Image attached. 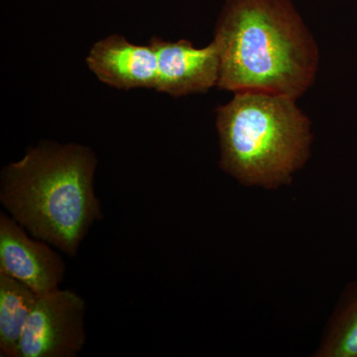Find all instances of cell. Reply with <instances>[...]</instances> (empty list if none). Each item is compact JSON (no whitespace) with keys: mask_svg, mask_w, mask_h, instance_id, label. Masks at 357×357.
Segmentation results:
<instances>
[{"mask_svg":"<svg viewBox=\"0 0 357 357\" xmlns=\"http://www.w3.org/2000/svg\"><path fill=\"white\" fill-rule=\"evenodd\" d=\"M218 88L298 100L316 81V40L291 0H227L213 40Z\"/></svg>","mask_w":357,"mask_h":357,"instance_id":"1","label":"cell"},{"mask_svg":"<svg viewBox=\"0 0 357 357\" xmlns=\"http://www.w3.org/2000/svg\"><path fill=\"white\" fill-rule=\"evenodd\" d=\"M96 167L91 148L42 141L4 167L0 202L30 236L74 258L103 218L95 191Z\"/></svg>","mask_w":357,"mask_h":357,"instance_id":"2","label":"cell"},{"mask_svg":"<svg viewBox=\"0 0 357 357\" xmlns=\"http://www.w3.org/2000/svg\"><path fill=\"white\" fill-rule=\"evenodd\" d=\"M289 96L237 93L217 110L223 172L246 187L277 190L306 165L312 134L309 117Z\"/></svg>","mask_w":357,"mask_h":357,"instance_id":"3","label":"cell"},{"mask_svg":"<svg viewBox=\"0 0 357 357\" xmlns=\"http://www.w3.org/2000/svg\"><path fill=\"white\" fill-rule=\"evenodd\" d=\"M86 301L72 290L38 296L20 344V357H76L83 351Z\"/></svg>","mask_w":357,"mask_h":357,"instance_id":"4","label":"cell"},{"mask_svg":"<svg viewBox=\"0 0 357 357\" xmlns=\"http://www.w3.org/2000/svg\"><path fill=\"white\" fill-rule=\"evenodd\" d=\"M32 237L10 215L0 213V272L41 296L60 289L66 264L50 244Z\"/></svg>","mask_w":357,"mask_h":357,"instance_id":"5","label":"cell"},{"mask_svg":"<svg viewBox=\"0 0 357 357\" xmlns=\"http://www.w3.org/2000/svg\"><path fill=\"white\" fill-rule=\"evenodd\" d=\"M158 57L156 91L178 98L206 93L218 86L220 57L213 42L204 48H195L188 40H150Z\"/></svg>","mask_w":357,"mask_h":357,"instance_id":"6","label":"cell"},{"mask_svg":"<svg viewBox=\"0 0 357 357\" xmlns=\"http://www.w3.org/2000/svg\"><path fill=\"white\" fill-rule=\"evenodd\" d=\"M86 65L102 83L112 88L156 91L158 57L151 42L136 45L121 35H110L91 47Z\"/></svg>","mask_w":357,"mask_h":357,"instance_id":"7","label":"cell"},{"mask_svg":"<svg viewBox=\"0 0 357 357\" xmlns=\"http://www.w3.org/2000/svg\"><path fill=\"white\" fill-rule=\"evenodd\" d=\"M38 295L0 272V356L20 357V344Z\"/></svg>","mask_w":357,"mask_h":357,"instance_id":"8","label":"cell"},{"mask_svg":"<svg viewBox=\"0 0 357 357\" xmlns=\"http://www.w3.org/2000/svg\"><path fill=\"white\" fill-rule=\"evenodd\" d=\"M312 356L357 357V281L340 294Z\"/></svg>","mask_w":357,"mask_h":357,"instance_id":"9","label":"cell"}]
</instances>
